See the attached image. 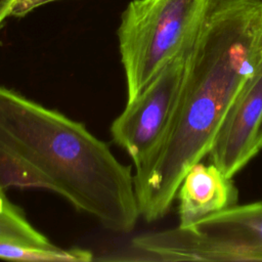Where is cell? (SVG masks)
I'll return each instance as SVG.
<instances>
[{
	"label": "cell",
	"mask_w": 262,
	"mask_h": 262,
	"mask_svg": "<svg viewBox=\"0 0 262 262\" xmlns=\"http://www.w3.org/2000/svg\"><path fill=\"white\" fill-rule=\"evenodd\" d=\"M262 56V0H211L192 47L175 113L133 174L139 215L164 217L189 168L218 130Z\"/></svg>",
	"instance_id": "obj_1"
},
{
	"label": "cell",
	"mask_w": 262,
	"mask_h": 262,
	"mask_svg": "<svg viewBox=\"0 0 262 262\" xmlns=\"http://www.w3.org/2000/svg\"><path fill=\"white\" fill-rule=\"evenodd\" d=\"M42 188L115 232L139 218L131 166L84 124L0 86V190Z\"/></svg>",
	"instance_id": "obj_2"
},
{
	"label": "cell",
	"mask_w": 262,
	"mask_h": 262,
	"mask_svg": "<svg viewBox=\"0 0 262 262\" xmlns=\"http://www.w3.org/2000/svg\"><path fill=\"white\" fill-rule=\"evenodd\" d=\"M211 0H132L121 16L119 50L127 101L173 58L190 49Z\"/></svg>",
	"instance_id": "obj_3"
},
{
	"label": "cell",
	"mask_w": 262,
	"mask_h": 262,
	"mask_svg": "<svg viewBox=\"0 0 262 262\" xmlns=\"http://www.w3.org/2000/svg\"><path fill=\"white\" fill-rule=\"evenodd\" d=\"M120 254L132 261H262V201L139 235Z\"/></svg>",
	"instance_id": "obj_4"
},
{
	"label": "cell",
	"mask_w": 262,
	"mask_h": 262,
	"mask_svg": "<svg viewBox=\"0 0 262 262\" xmlns=\"http://www.w3.org/2000/svg\"><path fill=\"white\" fill-rule=\"evenodd\" d=\"M192 47L170 60L136 98L127 101L123 112L112 123L113 141L128 154L134 166L158 146L168 129Z\"/></svg>",
	"instance_id": "obj_5"
},
{
	"label": "cell",
	"mask_w": 262,
	"mask_h": 262,
	"mask_svg": "<svg viewBox=\"0 0 262 262\" xmlns=\"http://www.w3.org/2000/svg\"><path fill=\"white\" fill-rule=\"evenodd\" d=\"M262 125V56L226 114L208 154L228 178H232L256 155Z\"/></svg>",
	"instance_id": "obj_6"
},
{
	"label": "cell",
	"mask_w": 262,
	"mask_h": 262,
	"mask_svg": "<svg viewBox=\"0 0 262 262\" xmlns=\"http://www.w3.org/2000/svg\"><path fill=\"white\" fill-rule=\"evenodd\" d=\"M180 227H189L203 218L237 204L238 190L214 164L201 162L189 168L177 193Z\"/></svg>",
	"instance_id": "obj_7"
},
{
	"label": "cell",
	"mask_w": 262,
	"mask_h": 262,
	"mask_svg": "<svg viewBox=\"0 0 262 262\" xmlns=\"http://www.w3.org/2000/svg\"><path fill=\"white\" fill-rule=\"evenodd\" d=\"M0 242L49 247L51 242L28 220L21 209L0 190Z\"/></svg>",
	"instance_id": "obj_8"
},
{
	"label": "cell",
	"mask_w": 262,
	"mask_h": 262,
	"mask_svg": "<svg viewBox=\"0 0 262 262\" xmlns=\"http://www.w3.org/2000/svg\"><path fill=\"white\" fill-rule=\"evenodd\" d=\"M0 258L17 261L86 262L93 260L92 252L80 248L61 249L54 245L38 247L10 242H0Z\"/></svg>",
	"instance_id": "obj_9"
},
{
	"label": "cell",
	"mask_w": 262,
	"mask_h": 262,
	"mask_svg": "<svg viewBox=\"0 0 262 262\" xmlns=\"http://www.w3.org/2000/svg\"><path fill=\"white\" fill-rule=\"evenodd\" d=\"M56 0H15L10 8L9 16L23 17L34 9Z\"/></svg>",
	"instance_id": "obj_10"
},
{
	"label": "cell",
	"mask_w": 262,
	"mask_h": 262,
	"mask_svg": "<svg viewBox=\"0 0 262 262\" xmlns=\"http://www.w3.org/2000/svg\"><path fill=\"white\" fill-rule=\"evenodd\" d=\"M15 0H0V24H3L4 19L9 16L10 8Z\"/></svg>",
	"instance_id": "obj_11"
},
{
	"label": "cell",
	"mask_w": 262,
	"mask_h": 262,
	"mask_svg": "<svg viewBox=\"0 0 262 262\" xmlns=\"http://www.w3.org/2000/svg\"><path fill=\"white\" fill-rule=\"evenodd\" d=\"M257 148L259 151L262 149V125H261L259 134H258V138H257Z\"/></svg>",
	"instance_id": "obj_12"
},
{
	"label": "cell",
	"mask_w": 262,
	"mask_h": 262,
	"mask_svg": "<svg viewBox=\"0 0 262 262\" xmlns=\"http://www.w3.org/2000/svg\"><path fill=\"white\" fill-rule=\"evenodd\" d=\"M2 26H3V24H0V30H1V28H2Z\"/></svg>",
	"instance_id": "obj_13"
}]
</instances>
